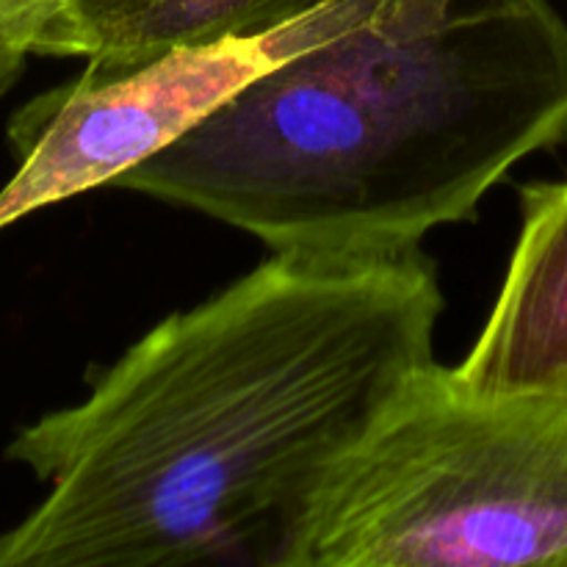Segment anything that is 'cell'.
Returning <instances> with one entry per match:
<instances>
[{
	"mask_svg": "<svg viewBox=\"0 0 567 567\" xmlns=\"http://www.w3.org/2000/svg\"><path fill=\"white\" fill-rule=\"evenodd\" d=\"M424 252H271L166 316L6 460L50 487L0 535V567L275 565L321 476L435 363Z\"/></svg>",
	"mask_w": 567,
	"mask_h": 567,
	"instance_id": "cell-1",
	"label": "cell"
},
{
	"mask_svg": "<svg viewBox=\"0 0 567 567\" xmlns=\"http://www.w3.org/2000/svg\"><path fill=\"white\" fill-rule=\"evenodd\" d=\"M565 138L567 22L551 0H369L111 186L271 252L382 260L471 221Z\"/></svg>",
	"mask_w": 567,
	"mask_h": 567,
	"instance_id": "cell-2",
	"label": "cell"
},
{
	"mask_svg": "<svg viewBox=\"0 0 567 567\" xmlns=\"http://www.w3.org/2000/svg\"><path fill=\"white\" fill-rule=\"evenodd\" d=\"M271 567H567V396L424 365L321 476Z\"/></svg>",
	"mask_w": 567,
	"mask_h": 567,
	"instance_id": "cell-3",
	"label": "cell"
},
{
	"mask_svg": "<svg viewBox=\"0 0 567 567\" xmlns=\"http://www.w3.org/2000/svg\"><path fill=\"white\" fill-rule=\"evenodd\" d=\"M369 0H327L275 31L186 44L127 70H94L11 114L17 172L0 188V230L78 194L111 186L208 120L238 89L363 14Z\"/></svg>",
	"mask_w": 567,
	"mask_h": 567,
	"instance_id": "cell-4",
	"label": "cell"
},
{
	"mask_svg": "<svg viewBox=\"0 0 567 567\" xmlns=\"http://www.w3.org/2000/svg\"><path fill=\"white\" fill-rule=\"evenodd\" d=\"M454 371L485 393L567 396V181L520 186V227L507 275Z\"/></svg>",
	"mask_w": 567,
	"mask_h": 567,
	"instance_id": "cell-5",
	"label": "cell"
},
{
	"mask_svg": "<svg viewBox=\"0 0 567 567\" xmlns=\"http://www.w3.org/2000/svg\"><path fill=\"white\" fill-rule=\"evenodd\" d=\"M327 0H61L31 55L127 70L186 44L275 31Z\"/></svg>",
	"mask_w": 567,
	"mask_h": 567,
	"instance_id": "cell-6",
	"label": "cell"
},
{
	"mask_svg": "<svg viewBox=\"0 0 567 567\" xmlns=\"http://www.w3.org/2000/svg\"><path fill=\"white\" fill-rule=\"evenodd\" d=\"M61 0H0V94L20 81L33 42Z\"/></svg>",
	"mask_w": 567,
	"mask_h": 567,
	"instance_id": "cell-7",
	"label": "cell"
}]
</instances>
